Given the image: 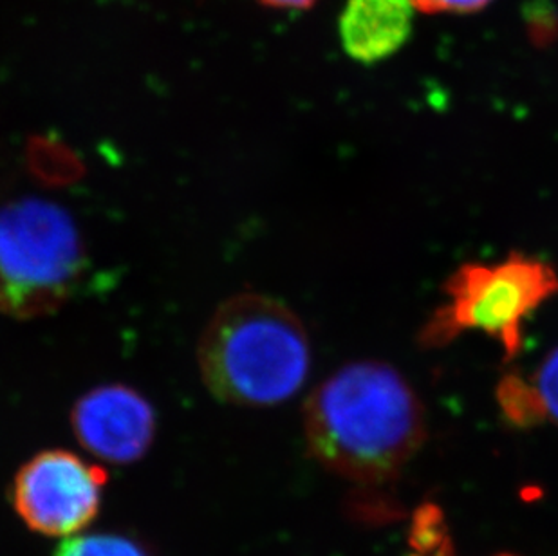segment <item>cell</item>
Listing matches in <instances>:
<instances>
[{"label":"cell","mask_w":558,"mask_h":556,"mask_svg":"<svg viewBox=\"0 0 558 556\" xmlns=\"http://www.w3.org/2000/svg\"><path fill=\"white\" fill-rule=\"evenodd\" d=\"M264 5L274 10H307L316 0H260Z\"/></svg>","instance_id":"4fadbf2b"},{"label":"cell","mask_w":558,"mask_h":556,"mask_svg":"<svg viewBox=\"0 0 558 556\" xmlns=\"http://www.w3.org/2000/svg\"><path fill=\"white\" fill-rule=\"evenodd\" d=\"M304 431L324 467L359 483H384L422 446L425 412L395 367L351 363L311 394Z\"/></svg>","instance_id":"6da1fadb"},{"label":"cell","mask_w":558,"mask_h":556,"mask_svg":"<svg viewBox=\"0 0 558 556\" xmlns=\"http://www.w3.org/2000/svg\"><path fill=\"white\" fill-rule=\"evenodd\" d=\"M532 384L543 407L544 418L558 425V347L544 358Z\"/></svg>","instance_id":"8fae6325"},{"label":"cell","mask_w":558,"mask_h":556,"mask_svg":"<svg viewBox=\"0 0 558 556\" xmlns=\"http://www.w3.org/2000/svg\"><path fill=\"white\" fill-rule=\"evenodd\" d=\"M84 269V250L68 211L22 200L0 210V311L46 315L69 299Z\"/></svg>","instance_id":"277c9868"},{"label":"cell","mask_w":558,"mask_h":556,"mask_svg":"<svg viewBox=\"0 0 558 556\" xmlns=\"http://www.w3.org/2000/svg\"><path fill=\"white\" fill-rule=\"evenodd\" d=\"M54 556H147L142 547L122 536H73L60 544Z\"/></svg>","instance_id":"30bf717a"},{"label":"cell","mask_w":558,"mask_h":556,"mask_svg":"<svg viewBox=\"0 0 558 556\" xmlns=\"http://www.w3.org/2000/svg\"><path fill=\"white\" fill-rule=\"evenodd\" d=\"M558 293V275L541 258L511 253L497 264H463L448 278L445 297L420 333L428 349L480 331L499 343L506 360L522 351L527 318Z\"/></svg>","instance_id":"3957f363"},{"label":"cell","mask_w":558,"mask_h":556,"mask_svg":"<svg viewBox=\"0 0 558 556\" xmlns=\"http://www.w3.org/2000/svg\"><path fill=\"white\" fill-rule=\"evenodd\" d=\"M203 382L217 399L271 407L295 396L311 367V346L299 316L264 294L222 302L199 343Z\"/></svg>","instance_id":"7a4b0ae2"},{"label":"cell","mask_w":558,"mask_h":556,"mask_svg":"<svg viewBox=\"0 0 558 556\" xmlns=\"http://www.w3.org/2000/svg\"><path fill=\"white\" fill-rule=\"evenodd\" d=\"M71 423L85 450L117 464L137 461L156 432L153 407L125 385H106L85 394L74 404Z\"/></svg>","instance_id":"8992f818"},{"label":"cell","mask_w":558,"mask_h":556,"mask_svg":"<svg viewBox=\"0 0 558 556\" xmlns=\"http://www.w3.org/2000/svg\"><path fill=\"white\" fill-rule=\"evenodd\" d=\"M499 556H511V555H499Z\"/></svg>","instance_id":"5bb4252c"},{"label":"cell","mask_w":558,"mask_h":556,"mask_svg":"<svg viewBox=\"0 0 558 556\" xmlns=\"http://www.w3.org/2000/svg\"><path fill=\"white\" fill-rule=\"evenodd\" d=\"M412 16V0H348L340 16L343 51L360 63L387 60L411 37Z\"/></svg>","instance_id":"52a82bcc"},{"label":"cell","mask_w":558,"mask_h":556,"mask_svg":"<svg viewBox=\"0 0 558 556\" xmlns=\"http://www.w3.org/2000/svg\"><path fill=\"white\" fill-rule=\"evenodd\" d=\"M492 0H412V4L423 13H475L490 4Z\"/></svg>","instance_id":"7c38bea8"},{"label":"cell","mask_w":558,"mask_h":556,"mask_svg":"<svg viewBox=\"0 0 558 556\" xmlns=\"http://www.w3.org/2000/svg\"><path fill=\"white\" fill-rule=\"evenodd\" d=\"M497 399L506 420L513 425L533 426L546 421L532 382H526L517 374L502 378L497 390Z\"/></svg>","instance_id":"ba28073f"},{"label":"cell","mask_w":558,"mask_h":556,"mask_svg":"<svg viewBox=\"0 0 558 556\" xmlns=\"http://www.w3.org/2000/svg\"><path fill=\"white\" fill-rule=\"evenodd\" d=\"M412 556H450V541L445 533L441 513L433 506L422 508L412 525Z\"/></svg>","instance_id":"9c48e42d"},{"label":"cell","mask_w":558,"mask_h":556,"mask_svg":"<svg viewBox=\"0 0 558 556\" xmlns=\"http://www.w3.org/2000/svg\"><path fill=\"white\" fill-rule=\"evenodd\" d=\"M106 483L101 468L74 454L43 451L16 473L13 503L32 530L71 536L95 519Z\"/></svg>","instance_id":"5b68a950"}]
</instances>
